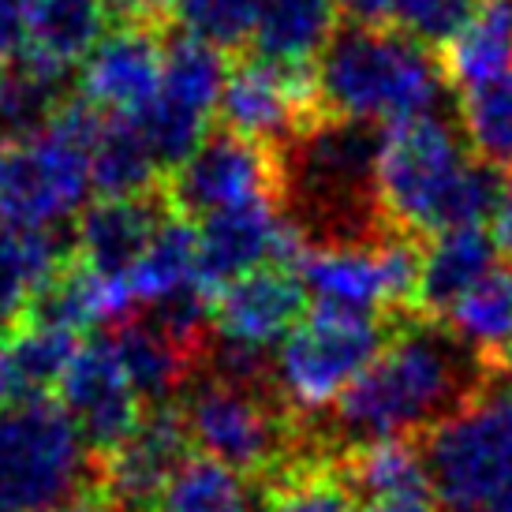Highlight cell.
<instances>
[{"label": "cell", "mask_w": 512, "mask_h": 512, "mask_svg": "<svg viewBox=\"0 0 512 512\" xmlns=\"http://www.w3.org/2000/svg\"><path fill=\"white\" fill-rule=\"evenodd\" d=\"M397 322L314 307L281 341L273 359V385L288 412L303 423L329 412L378 359Z\"/></svg>", "instance_id": "obj_8"}, {"label": "cell", "mask_w": 512, "mask_h": 512, "mask_svg": "<svg viewBox=\"0 0 512 512\" xmlns=\"http://www.w3.org/2000/svg\"><path fill=\"white\" fill-rule=\"evenodd\" d=\"M441 326L479 359L483 370L512 367V270L486 273L445 311Z\"/></svg>", "instance_id": "obj_20"}, {"label": "cell", "mask_w": 512, "mask_h": 512, "mask_svg": "<svg viewBox=\"0 0 512 512\" xmlns=\"http://www.w3.org/2000/svg\"><path fill=\"white\" fill-rule=\"evenodd\" d=\"M27 8H30V0H0V68L23 49Z\"/></svg>", "instance_id": "obj_35"}, {"label": "cell", "mask_w": 512, "mask_h": 512, "mask_svg": "<svg viewBox=\"0 0 512 512\" xmlns=\"http://www.w3.org/2000/svg\"><path fill=\"white\" fill-rule=\"evenodd\" d=\"M101 113L68 98L42 131L0 143V225L12 232H57L83 210L90 154Z\"/></svg>", "instance_id": "obj_6"}, {"label": "cell", "mask_w": 512, "mask_h": 512, "mask_svg": "<svg viewBox=\"0 0 512 512\" xmlns=\"http://www.w3.org/2000/svg\"><path fill=\"white\" fill-rule=\"evenodd\" d=\"M172 23L184 38L225 53H240L255 38L258 0H180Z\"/></svg>", "instance_id": "obj_32"}, {"label": "cell", "mask_w": 512, "mask_h": 512, "mask_svg": "<svg viewBox=\"0 0 512 512\" xmlns=\"http://www.w3.org/2000/svg\"><path fill=\"white\" fill-rule=\"evenodd\" d=\"M57 393L60 408L68 412L94 460L116 449L146 415V404L135 393L128 370L101 333L90 344H79L72 367L60 378Z\"/></svg>", "instance_id": "obj_11"}, {"label": "cell", "mask_w": 512, "mask_h": 512, "mask_svg": "<svg viewBox=\"0 0 512 512\" xmlns=\"http://www.w3.org/2000/svg\"><path fill=\"white\" fill-rule=\"evenodd\" d=\"M105 27V0H30L19 53L53 72L72 75L75 64H83L101 45Z\"/></svg>", "instance_id": "obj_19"}, {"label": "cell", "mask_w": 512, "mask_h": 512, "mask_svg": "<svg viewBox=\"0 0 512 512\" xmlns=\"http://www.w3.org/2000/svg\"><path fill=\"white\" fill-rule=\"evenodd\" d=\"M94 486V456L60 400L0 408V512H60Z\"/></svg>", "instance_id": "obj_7"}, {"label": "cell", "mask_w": 512, "mask_h": 512, "mask_svg": "<svg viewBox=\"0 0 512 512\" xmlns=\"http://www.w3.org/2000/svg\"><path fill=\"white\" fill-rule=\"evenodd\" d=\"M460 131L483 165L512 172V68L460 86Z\"/></svg>", "instance_id": "obj_30"}, {"label": "cell", "mask_w": 512, "mask_h": 512, "mask_svg": "<svg viewBox=\"0 0 512 512\" xmlns=\"http://www.w3.org/2000/svg\"><path fill=\"white\" fill-rule=\"evenodd\" d=\"M225 75L228 64L217 49L184 34H165V64H161V90H157L161 101L199 120H210L225 90Z\"/></svg>", "instance_id": "obj_28"}, {"label": "cell", "mask_w": 512, "mask_h": 512, "mask_svg": "<svg viewBox=\"0 0 512 512\" xmlns=\"http://www.w3.org/2000/svg\"><path fill=\"white\" fill-rule=\"evenodd\" d=\"M509 378H512V367H509Z\"/></svg>", "instance_id": "obj_40"}, {"label": "cell", "mask_w": 512, "mask_h": 512, "mask_svg": "<svg viewBox=\"0 0 512 512\" xmlns=\"http://www.w3.org/2000/svg\"><path fill=\"white\" fill-rule=\"evenodd\" d=\"M449 86H471L512 68V0H479L468 27L441 53Z\"/></svg>", "instance_id": "obj_26"}, {"label": "cell", "mask_w": 512, "mask_h": 512, "mask_svg": "<svg viewBox=\"0 0 512 512\" xmlns=\"http://www.w3.org/2000/svg\"><path fill=\"white\" fill-rule=\"evenodd\" d=\"M479 0H397L393 30L408 34L427 49H445L460 30L468 27Z\"/></svg>", "instance_id": "obj_33"}, {"label": "cell", "mask_w": 512, "mask_h": 512, "mask_svg": "<svg viewBox=\"0 0 512 512\" xmlns=\"http://www.w3.org/2000/svg\"><path fill=\"white\" fill-rule=\"evenodd\" d=\"M494 243H498L501 255L512 258V180H505V191H501L498 214H494Z\"/></svg>", "instance_id": "obj_38"}, {"label": "cell", "mask_w": 512, "mask_h": 512, "mask_svg": "<svg viewBox=\"0 0 512 512\" xmlns=\"http://www.w3.org/2000/svg\"><path fill=\"white\" fill-rule=\"evenodd\" d=\"M176 415L187 441L202 449V456L255 479L258 486H270L296 464L329 460L318 434L288 412L273 374L236 378L214 367L202 370L180 393Z\"/></svg>", "instance_id": "obj_3"}, {"label": "cell", "mask_w": 512, "mask_h": 512, "mask_svg": "<svg viewBox=\"0 0 512 512\" xmlns=\"http://www.w3.org/2000/svg\"><path fill=\"white\" fill-rule=\"evenodd\" d=\"M165 34L146 27H116L83 60L79 98L105 116H139L161 90Z\"/></svg>", "instance_id": "obj_15"}, {"label": "cell", "mask_w": 512, "mask_h": 512, "mask_svg": "<svg viewBox=\"0 0 512 512\" xmlns=\"http://www.w3.org/2000/svg\"><path fill=\"white\" fill-rule=\"evenodd\" d=\"M303 243L285 221L277 202L236 206L225 214L202 221L199 255H195V281L206 296L236 281L243 273L262 266H296Z\"/></svg>", "instance_id": "obj_12"}, {"label": "cell", "mask_w": 512, "mask_h": 512, "mask_svg": "<svg viewBox=\"0 0 512 512\" xmlns=\"http://www.w3.org/2000/svg\"><path fill=\"white\" fill-rule=\"evenodd\" d=\"M217 109L225 131L273 154L326 120L314 68H288L262 57H243L236 68H228Z\"/></svg>", "instance_id": "obj_10"}, {"label": "cell", "mask_w": 512, "mask_h": 512, "mask_svg": "<svg viewBox=\"0 0 512 512\" xmlns=\"http://www.w3.org/2000/svg\"><path fill=\"white\" fill-rule=\"evenodd\" d=\"M329 4L352 27H393V8H397V0H329Z\"/></svg>", "instance_id": "obj_36"}, {"label": "cell", "mask_w": 512, "mask_h": 512, "mask_svg": "<svg viewBox=\"0 0 512 512\" xmlns=\"http://www.w3.org/2000/svg\"><path fill=\"white\" fill-rule=\"evenodd\" d=\"M326 116L356 120L370 128H397L423 116H441L449 90L434 49L412 42L393 27L344 23L322 49L314 68Z\"/></svg>", "instance_id": "obj_4"}, {"label": "cell", "mask_w": 512, "mask_h": 512, "mask_svg": "<svg viewBox=\"0 0 512 512\" xmlns=\"http://www.w3.org/2000/svg\"><path fill=\"white\" fill-rule=\"evenodd\" d=\"M344 483L359 501L393 498V494H419L427 490L423 453L412 438H389L359 445L337 460Z\"/></svg>", "instance_id": "obj_29"}, {"label": "cell", "mask_w": 512, "mask_h": 512, "mask_svg": "<svg viewBox=\"0 0 512 512\" xmlns=\"http://www.w3.org/2000/svg\"><path fill=\"white\" fill-rule=\"evenodd\" d=\"M72 258V240L57 232H12L0 225V326H12L30 296Z\"/></svg>", "instance_id": "obj_27"}, {"label": "cell", "mask_w": 512, "mask_h": 512, "mask_svg": "<svg viewBox=\"0 0 512 512\" xmlns=\"http://www.w3.org/2000/svg\"><path fill=\"white\" fill-rule=\"evenodd\" d=\"M262 512H359L337 460H307L262 486Z\"/></svg>", "instance_id": "obj_31"}, {"label": "cell", "mask_w": 512, "mask_h": 512, "mask_svg": "<svg viewBox=\"0 0 512 512\" xmlns=\"http://www.w3.org/2000/svg\"><path fill=\"white\" fill-rule=\"evenodd\" d=\"M333 34H337V12L329 0H258L251 45L262 60L311 68V60L322 57Z\"/></svg>", "instance_id": "obj_21"}, {"label": "cell", "mask_w": 512, "mask_h": 512, "mask_svg": "<svg viewBox=\"0 0 512 512\" xmlns=\"http://www.w3.org/2000/svg\"><path fill=\"white\" fill-rule=\"evenodd\" d=\"M79 352V333L15 318L0 333V408L45 400Z\"/></svg>", "instance_id": "obj_18"}, {"label": "cell", "mask_w": 512, "mask_h": 512, "mask_svg": "<svg viewBox=\"0 0 512 512\" xmlns=\"http://www.w3.org/2000/svg\"><path fill=\"white\" fill-rule=\"evenodd\" d=\"M169 206L154 195H131V199H98L83 206L72 228V258L86 270L124 281L131 266L143 258L154 240L157 225L165 221Z\"/></svg>", "instance_id": "obj_16"}, {"label": "cell", "mask_w": 512, "mask_h": 512, "mask_svg": "<svg viewBox=\"0 0 512 512\" xmlns=\"http://www.w3.org/2000/svg\"><path fill=\"white\" fill-rule=\"evenodd\" d=\"M210 318L217 341L266 356L307 318V288L296 266H262L217 288L210 296Z\"/></svg>", "instance_id": "obj_13"}, {"label": "cell", "mask_w": 512, "mask_h": 512, "mask_svg": "<svg viewBox=\"0 0 512 512\" xmlns=\"http://www.w3.org/2000/svg\"><path fill=\"white\" fill-rule=\"evenodd\" d=\"M68 101V75L15 53L0 68V143L42 131Z\"/></svg>", "instance_id": "obj_25"}, {"label": "cell", "mask_w": 512, "mask_h": 512, "mask_svg": "<svg viewBox=\"0 0 512 512\" xmlns=\"http://www.w3.org/2000/svg\"><path fill=\"white\" fill-rule=\"evenodd\" d=\"M90 184L101 191V199H131L161 191V169L128 116L101 113V128L90 154Z\"/></svg>", "instance_id": "obj_24"}, {"label": "cell", "mask_w": 512, "mask_h": 512, "mask_svg": "<svg viewBox=\"0 0 512 512\" xmlns=\"http://www.w3.org/2000/svg\"><path fill=\"white\" fill-rule=\"evenodd\" d=\"M501 191L505 176L471 154L445 116L382 131L378 206L400 236L430 240L449 228L486 225L498 214Z\"/></svg>", "instance_id": "obj_2"}, {"label": "cell", "mask_w": 512, "mask_h": 512, "mask_svg": "<svg viewBox=\"0 0 512 512\" xmlns=\"http://www.w3.org/2000/svg\"><path fill=\"white\" fill-rule=\"evenodd\" d=\"M277 195H281L277 154L225 128L206 135L199 150L161 180L165 206L187 221L195 217L206 221L236 206L277 202Z\"/></svg>", "instance_id": "obj_9"}, {"label": "cell", "mask_w": 512, "mask_h": 512, "mask_svg": "<svg viewBox=\"0 0 512 512\" xmlns=\"http://www.w3.org/2000/svg\"><path fill=\"white\" fill-rule=\"evenodd\" d=\"M359 512H438L430 490H419V494H393V498H374L363 501Z\"/></svg>", "instance_id": "obj_37"}, {"label": "cell", "mask_w": 512, "mask_h": 512, "mask_svg": "<svg viewBox=\"0 0 512 512\" xmlns=\"http://www.w3.org/2000/svg\"><path fill=\"white\" fill-rule=\"evenodd\" d=\"M187 456L191 441L176 415V404L154 408L116 449L94 460L98 490L116 512H154L157 494Z\"/></svg>", "instance_id": "obj_14"}, {"label": "cell", "mask_w": 512, "mask_h": 512, "mask_svg": "<svg viewBox=\"0 0 512 512\" xmlns=\"http://www.w3.org/2000/svg\"><path fill=\"white\" fill-rule=\"evenodd\" d=\"M195 255H199V232L195 225L180 214H165V221L157 225L154 240L143 251V258L131 266L124 277L135 307H154L165 303L184 288H195Z\"/></svg>", "instance_id": "obj_22"}, {"label": "cell", "mask_w": 512, "mask_h": 512, "mask_svg": "<svg viewBox=\"0 0 512 512\" xmlns=\"http://www.w3.org/2000/svg\"><path fill=\"white\" fill-rule=\"evenodd\" d=\"M60 512H116V509L109 505V501H105V494H101L98 486H94V490L79 494L75 501H68V505H64Z\"/></svg>", "instance_id": "obj_39"}, {"label": "cell", "mask_w": 512, "mask_h": 512, "mask_svg": "<svg viewBox=\"0 0 512 512\" xmlns=\"http://www.w3.org/2000/svg\"><path fill=\"white\" fill-rule=\"evenodd\" d=\"M438 512H512V378L494 370L419 434Z\"/></svg>", "instance_id": "obj_5"}, {"label": "cell", "mask_w": 512, "mask_h": 512, "mask_svg": "<svg viewBox=\"0 0 512 512\" xmlns=\"http://www.w3.org/2000/svg\"><path fill=\"white\" fill-rule=\"evenodd\" d=\"M154 512H262V486L210 456H187L157 494Z\"/></svg>", "instance_id": "obj_23"}, {"label": "cell", "mask_w": 512, "mask_h": 512, "mask_svg": "<svg viewBox=\"0 0 512 512\" xmlns=\"http://www.w3.org/2000/svg\"><path fill=\"white\" fill-rule=\"evenodd\" d=\"M180 0H105L109 12V27H146V30H165L172 27Z\"/></svg>", "instance_id": "obj_34"}, {"label": "cell", "mask_w": 512, "mask_h": 512, "mask_svg": "<svg viewBox=\"0 0 512 512\" xmlns=\"http://www.w3.org/2000/svg\"><path fill=\"white\" fill-rule=\"evenodd\" d=\"M486 374L479 359L456 341L434 318H400L378 359L359 374L352 389L333 404V430H314L326 456L329 441L337 445V460L359 445L389 438L427 434L438 419L453 412Z\"/></svg>", "instance_id": "obj_1"}, {"label": "cell", "mask_w": 512, "mask_h": 512, "mask_svg": "<svg viewBox=\"0 0 512 512\" xmlns=\"http://www.w3.org/2000/svg\"><path fill=\"white\" fill-rule=\"evenodd\" d=\"M498 243L483 225L449 228L423 243L419 255V288H415V314L441 322L456 299L471 292L486 273L498 270Z\"/></svg>", "instance_id": "obj_17"}]
</instances>
